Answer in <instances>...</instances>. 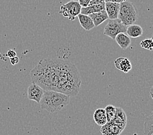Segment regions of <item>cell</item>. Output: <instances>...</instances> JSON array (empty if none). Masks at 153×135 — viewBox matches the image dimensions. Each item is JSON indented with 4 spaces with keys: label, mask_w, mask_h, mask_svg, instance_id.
<instances>
[{
    "label": "cell",
    "mask_w": 153,
    "mask_h": 135,
    "mask_svg": "<svg viewBox=\"0 0 153 135\" xmlns=\"http://www.w3.org/2000/svg\"><path fill=\"white\" fill-rule=\"evenodd\" d=\"M114 64L117 69L123 72L125 74L128 73L132 68V63L126 57H119L115 59Z\"/></svg>",
    "instance_id": "ba28073f"
},
{
    "label": "cell",
    "mask_w": 153,
    "mask_h": 135,
    "mask_svg": "<svg viewBox=\"0 0 153 135\" xmlns=\"http://www.w3.org/2000/svg\"><path fill=\"white\" fill-rule=\"evenodd\" d=\"M125 129L127 124V116L123 108L116 107V113L114 118L111 121Z\"/></svg>",
    "instance_id": "30bf717a"
},
{
    "label": "cell",
    "mask_w": 153,
    "mask_h": 135,
    "mask_svg": "<svg viewBox=\"0 0 153 135\" xmlns=\"http://www.w3.org/2000/svg\"><path fill=\"white\" fill-rule=\"evenodd\" d=\"M104 10H105V3H102V4L92 5L86 7H82L80 13L85 14V15H89L91 14L100 12Z\"/></svg>",
    "instance_id": "2e32d148"
},
{
    "label": "cell",
    "mask_w": 153,
    "mask_h": 135,
    "mask_svg": "<svg viewBox=\"0 0 153 135\" xmlns=\"http://www.w3.org/2000/svg\"><path fill=\"white\" fill-rule=\"evenodd\" d=\"M31 82L44 90L56 91L76 96L80 90L81 79L77 67L61 59H45L30 72Z\"/></svg>",
    "instance_id": "6da1fadb"
},
{
    "label": "cell",
    "mask_w": 153,
    "mask_h": 135,
    "mask_svg": "<svg viewBox=\"0 0 153 135\" xmlns=\"http://www.w3.org/2000/svg\"><path fill=\"white\" fill-rule=\"evenodd\" d=\"M7 56H8L10 59V58L16 57V53L14 52V50L10 49V50L8 51V52H7Z\"/></svg>",
    "instance_id": "603a6c76"
},
{
    "label": "cell",
    "mask_w": 153,
    "mask_h": 135,
    "mask_svg": "<svg viewBox=\"0 0 153 135\" xmlns=\"http://www.w3.org/2000/svg\"><path fill=\"white\" fill-rule=\"evenodd\" d=\"M115 41L119 47L123 50L126 49L131 44V40L125 32H121L115 36Z\"/></svg>",
    "instance_id": "7c38bea8"
},
{
    "label": "cell",
    "mask_w": 153,
    "mask_h": 135,
    "mask_svg": "<svg viewBox=\"0 0 153 135\" xmlns=\"http://www.w3.org/2000/svg\"><path fill=\"white\" fill-rule=\"evenodd\" d=\"M105 10L107 13L108 19H117V18H118L119 11V3L105 2Z\"/></svg>",
    "instance_id": "9c48e42d"
},
{
    "label": "cell",
    "mask_w": 153,
    "mask_h": 135,
    "mask_svg": "<svg viewBox=\"0 0 153 135\" xmlns=\"http://www.w3.org/2000/svg\"><path fill=\"white\" fill-rule=\"evenodd\" d=\"M105 3V0H91L89 3V5L102 4V3Z\"/></svg>",
    "instance_id": "44dd1931"
},
{
    "label": "cell",
    "mask_w": 153,
    "mask_h": 135,
    "mask_svg": "<svg viewBox=\"0 0 153 135\" xmlns=\"http://www.w3.org/2000/svg\"><path fill=\"white\" fill-rule=\"evenodd\" d=\"M140 46L144 49H148L149 51H152L153 49V41L152 38H147L142 41L140 42Z\"/></svg>",
    "instance_id": "d6986e66"
},
{
    "label": "cell",
    "mask_w": 153,
    "mask_h": 135,
    "mask_svg": "<svg viewBox=\"0 0 153 135\" xmlns=\"http://www.w3.org/2000/svg\"><path fill=\"white\" fill-rule=\"evenodd\" d=\"M153 113L151 112V114L148 116L145 119L144 123V134L145 135H151L153 134Z\"/></svg>",
    "instance_id": "e0dca14e"
},
{
    "label": "cell",
    "mask_w": 153,
    "mask_h": 135,
    "mask_svg": "<svg viewBox=\"0 0 153 135\" xmlns=\"http://www.w3.org/2000/svg\"><path fill=\"white\" fill-rule=\"evenodd\" d=\"M82 7L78 1L71 0L65 4L61 5L59 13L64 17L68 18L69 20L73 21L81 12Z\"/></svg>",
    "instance_id": "277c9868"
},
{
    "label": "cell",
    "mask_w": 153,
    "mask_h": 135,
    "mask_svg": "<svg viewBox=\"0 0 153 135\" xmlns=\"http://www.w3.org/2000/svg\"><path fill=\"white\" fill-rule=\"evenodd\" d=\"M152 90H153V87H151V91H150V94H151V96L152 98H153V97H152Z\"/></svg>",
    "instance_id": "d4e9b609"
},
{
    "label": "cell",
    "mask_w": 153,
    "mask_h": 135,
    "mask_svg": "<svg viewBox=\"0 0 153 135\" xmlns=\"http://www.w3.org/2000/svg\"><path fill=\"white\" fill-rule=\"evenodd\" d=\"M78 18L80 25L85 31H89L92 30L94 27H95L92 19L89 15H85V14L80 13L78 15Z\"/></svg>",
    "instance_id": "8fae6325"
},
{
    "label": "cell",
    "mask_w": 153,
    "mask_h": 135,
    "mask_svg": "<svg viewBox=\"0 0 153 135\" xmlns=\"http://www.w3.org/2000/svg\"><path fill=\"white\" fill-rule=\"evenodd\" d=\"M126 1V0H105V2H114L117 3H121L122 2Z\"/></svg>",
    "instance_id": "cb8c5ba5"
},
{
    "label": "cell",
    "mask_w": 153,
    "mask_h": 135,
    "mask_svg": "<svg viewBox=\"0 0 153 135\" xmlns=\"http://www.w3.org/2000/svg\"><path fill=\"white\" fill-rule=\"evenodd\" d=\"M105 115H106L107 118V122H111L113 119L114 118L115 113H116V107L114 105H109L105 107L104 108Z\"/></svg>",
    "instance_id": "ac0fdd59"
},
{
    "label": "cell",
    "mask_w": 153,
    "mask_h": 135,
    "mask_svg": "<svg viewBox=\"0 0 153 135\" xmlns=\"http://www.w3.org/2000/svg\"><path fill=\"white\" fill-rule=\"evenodd\" d=\"M94 121L98 125L102 126L107 123V118L104 108H98L93 114Z\"/></svg>",
    "instance_id": "5bb4252c"
},
{
    "label": "cell",
    "mask_w": 153,
    "mask_h": 135,
    "mask_svg": "<svg viewBox=\"0 0 153 135\" xmlns=\"http://www.w3.org/2000/svg\"><path fill=\"white\" fill-rule=\"evenodd\" d=\"M10 63H11V64H13V65L17 64L19 63V58L16 56L14 57L13 58H10Z\"/></svg>",
    "instance_id": "7402d4cb"
},
{
    "label": "cell",
    "mask_w": 153,
    "mask_h": 135,
    "mask_svg": "<svg viewBox=\"0 0 153 135\" xmlns=\"http://www.w3.org/2000/svg\"><path fill=\"white\" fill-rule=\"evenodd\" d=\"M137 15V10L132 2L126 0L119 4L118 18L126 26L136 23Z\"/></svg>",
    "instance_id": "3957f363"
},
{
    "label": "cell",
    "mask_w": 153,
    "mask_h": 135,
    "mask_svg": "<svg viewBox=\"0 0 153 135\" xmlns=\"http://www.w3.org/2000/svg\"><path fill=\"white\" fill-rule=\"evenodd\" d=\"M71 97L63 93L52 90H45L40 101L41 108L50 113L61 111L68 104Z\"/></svg>",
    "instance_id": "7a4b0ae2"
},
{
    "label": "cell",
    "mask_w": 153,
    "mask_h": 135,
    "mask_svg": "<svg viewBox=\"0 0 153 135\" xmlns=\"http://www.w3.org/2000/svg\"><path fill=\"white\" fill-rule=\"evenodd\" d=\"M89 16L92 19L95 27L99 26L100 24L104 23L105 21H106L108 19L107 13L105 10L98 13L91 14Z\"/></svg>",
    "instance_id": "4fadbf2b"
},
{
    "label": "cell",
    "mask_w": 153,
    "mask_h": 135,
    "mask_svg": "<svg viewBox=\"0 0 153 135\" xmlns=\"http://www.w3.org/2000/svg\"><path fill=\"white\" fill-rule=\"evenodd\" d=\"M126 32L129 37L137 38L143 34V30L140 25L134 24L128 25Z\"/></svg>",
    "instance_id": "9a60e30c"
},
{
    "label": "cell",
    "mask_w": 153,
    "mask_h": 135,
    "mask_svg": "<svg viewBox=\"0 0 153 135\" xmlns=\"http://www.w3.org/2000/svg\"><path fill=\"white\" fill-rule=\"evenodd\" d=\"M151 135H153V134H151Z\"/></svg>",
    "instance_id": "484cf974"
},
{
    "label": "cell",
    "mask_w": 153,
    "mask_h": 135,
    "mask_svg": "<svg viewBox=\"0 0 153 135\" xmlns=\"http://www.w3.org/2000/svg\"><path fill=\"white\" fill-rule=\"evenodd\" d=\"M127 26L124 25L119 18L114 20H110L105 25L104 30V34L115 40V36L121 32H126Z\"/></svg>",
    "instance_id": "5b68a950"
},
{
    "label": "cell",
    "mask_w": 153,
    "mask_h": 135,
    "mask_svg": "<svg viewBox=\"0 0 153 135\" xmlns=\"http://www.w3.org/2000/svg\"><path fill=\"white\" fill-rule=\"evenodd\" d=\"M44 92H45V90L41 86L37 85V84L32 83L27 89L28 100L36 101L37 103H39Z\"/></svg>",
    "instance_id": "8992f818"
},
{
    "label": "cell",
    "mask_w": 153,
    "mask_h": 135,
    "mask_svg": "<svg viewBox=\"0 0 153 135\" xmlns=\"http://www.w3.org/2000/svg\"><path fill=\"white\" fill-rule=\"evenodd\" d=\"M124 129L112 122H108L101 126L100 133L102 135H120Z\"/></svg>",
    "instance_id": "52a82bcc"
},
{
    "label": "cell",
    "mask_w": 153,
    "mask_h": 135,
    "mask_svg": "<svg viewBox=\"0 0 153 135\" xmlns=\"http://www.w3.org/2000/svg\"><path fill=\"white\" fill-rule=\"evenodd\" d=\"M91 0H78V3L82 7H86L89 5V3Z\"/></svg>",
    "instance_id": "ffe728a7"
}]
</instances>
